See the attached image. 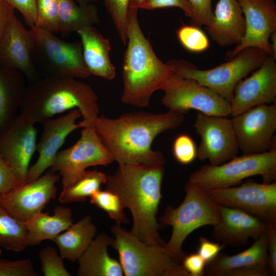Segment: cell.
<instances>
[{
  "label": "cell",
  "mask_w": 276,
  "mask_h": 276,
  "mask_svg": "<svg viewBox=\"0 0 276 276\" xmlns=\"http://www.w3.org/2000/svg\"><path fill=\"white\" fill-rule=\"evenodd\" d=\"M184 116L170 110L163 113L128 112L114 119L102 116L95 127L119 165L164 166L163 154L153 150L152 143L160 133L180 126Z\"/></svg>",
  "instance_id": "6da1fadb"
},
{
  "label": "cell",
  "mask_w": 276,
  "mask_h": 276,
  "mask_svg": "<svg viewBox=\"0 0 276 276\" xmlns=\"http://www.w3.org/2000/svg\"><path fill=\"white\" fill-rule=\"evenodd\" d=\"M164 173V166L119 165L105 183L106 189L118 194L124 208L130 211L131 232L145 243L159 246L165 244L158 234L162 227L156 218Z\"/></svg>",
  "instance_id": "7a4b0ae2"
},
{
  "label": "cell",
  "mask_w": 276,
  "mask_h": 276,
  "mask_svg": "<svg viewBox=\"0 0 276 276\" xmlns=\"http://www.w3.org/2000/svg\"><path fill=\"white\" fill-rule=\"evenodd\" d=\"M98 97L89 85L75 78L44 76L27 87L20 113L34 124L78 109L81 128L95 127L99 117Z\"/></svg>",
  "instance_id": "3957f363"
},
{
  "label": "cell",
  "mask_w": 276,
  "mask_h": 276,
  "mask_svg": "<svg viewBox=\"0 0 276 276\" xmlns=\"http://www.w3.org/2000/svg\"><path fill=\"white\" fill-rule=\"evenodd\" d=\"M137 9L129 8L127 45L123 65L121 101L140 108L150 105L153 94L162 90L173 74L167 63L155 53L140 27Z\"/></svg>",
  "instance_id": "277c9868"
},
{
  "label": "cell",
  "mask_w": 276,
  "mask_h": 276,
  "mask_svg": "<svg viewBox=\"0 0 276 276\" xmlns=\"http://www.w3.org/2000/svg\"><path fill=\"white\" fill-rule=\"evenodd\" d=\"M186 196L176 208L167 205L159 219L162 227L170 226L171 236L164 248L171 257L181 263L186 254L182 245L194 231L205 225L214 226L220 218L219 205L202 188L187 182Z\"/></svg>",
  "instance_id": "5b68a950"
},
{
  "label": "cell",
  "mask_w": 276,
  "mask_h": 276,
  "mask_svg": "<svg viewBox=\"0 0 276 276\" xmlns=\"http://www.w3.org/2000/svg\"><path fill=\"white\" fill-rule=\"evenodd\" d=\"M111 231L114 237L111 246L118 252L124 275L190 276L164 246L145 243L119 224L112 225Z\"/></svg>",
  "instance_id": "8992f818"
},
{
  "label": "cell",
  "mask_w": 276,
  "mask_h": 276,
  "mask_svg": "<svg viewBox=\"0 0 276 276\" xmlns=\"http://www.w3.org/2000/svg\"><path fill=\"white\" fill-rule=\"evenodd\" d=\"M268 56L262 50L246 48L227 62L208 70H200L183 59H172L166 62L173 73L194 80L218 94L231 102L238 82L259 67Z\"/></svg>",
  "instance_id": "52a82bcc"
},
{
  "label": "cell",
  "mask_w": 276,
  "mask_h": 276,
  "mask_svg": "<svg viewBox=\"0 0 276 276\" xmlns=\"http://www.w3.org/2000/svg\"><path fill=\"white\" fill-rule=\"evenodd\" d=\"M258 175L265 183L276 179L275 148L262 153L237 155L219 165H203L189 175L188 182L202 189L225 188Z\"/></svg>",
  "instance_id": "ba28073f"
},
{
  "label": "cell",
  "mask_w": 276,
  "mask_h": 276,
  "mask_svg": "<svg viewBox=\"0 0 276 276\" xmlns=\"http://www.w3.org/2000/svg\"><path fill=\"white\" fill-rule=\"evenodd\" d=\"M29 31L37 63L45 71V76L84 79L91 75L83 61L81 42L65 41L35 26Z\"/></svg>",
  "instance_id": "9c48e42d"
},
{
  "label": "cell",
  "mask_w": 276,
  "mask_h": 276,
  "mask_svg": "<svg viewBox=\"0 0 276 276\" xmlns=\"http://www.w3.org/2000/svg\"><path fill=\"white\" fill-rule=\"evenodd\" d=\"M114 160L95 127H84L79 139L73 146L59 151L50 169L59 172L62 188H64L76 181L87 168L107 166Z\"/></svg>",
  "instance_id": "30bf717a"
},
{
  "label": "cell",
  "mask_w": 276,
  "mask_h": 276,
  "mask_svg": "<svg viewBox=\"0 0 276 276\" xmlns=\"http://www.w3.org/2000/svg\"><path fill=\"white\" fill-rule=\"evenodd\" d=\"M161 101L169 110L183 115L191 110L215 116L231 115L229 102L196 81L172 74L163 89Z\"/></svg>",
  "instance_id": "8fae6325"
},
{
  "label": "cell",
  "mask_w": 276,
  "mask_h": 276,
  "mask_svg": "<svg viewBox=\"0 0 276 276\" xmlns=\"http://www.w3.org/2000/svg\"><path fill=\"white\" fill-rule=\"evenodd\" d=\"M216 203L244 211L268 225H276V182L249 179L225 188L203 189Z\"/></svg>",
  "instance_id": "7c38bea8"
},
{
  "label": "cell",
  "mask_w": 276,
  "mask_h": 276,
  "mask_svg": "<svg viewBox=\"0 0 276 276\" xmlns=\"http://www.w3.org/2000/svg\"><path fill=\"white\" fill-rule=\"evenodd\" d=\"M231 119L239 149L243 154L262 153L275 148V103L252 107Z\"/></svg>",
  "instance_id": "4fadbf2b"
},
{
  "label": "cell",
  "mask_w": 276,
  "mask_h": 276,
  "mask_svg": "<svg viewBox=\"0 0 276 276\" xmlns=\"http://www.w3.org/2000/svg\"><path fill=\"white\" fill-rule=\"evenodd\" d=\"M201 141L197 158L221 165L237 155L239 146L231 119L198 112L193 125Z\"/></svg>",
  "instance_id": "5bb4252c"
},
{
  "label": "cell",
  "mask_w": 276,
  "mask_h": 276,
  "mask_svg": "<svg viewBox=\"0 0 276 276\" xmlns=\"http://www.w3.org/2000/svg\"><path fill=\"white\" fill-rule=\"evenodd\" d=\"M60 178L59 174L49 169L37 179L0 194V205L15 218L25 222L42 212L56 198V184Z\"/></svg>",
  "instance_id": "9a60e30c"
},
{
  "label": "cell",
  "mask_w": 276,
  "mask_h": 276,
  "mask_svg": "<svg viewBox=\"0 0 276 276\" xmlns=\"http://www.w3.org/2000/svg\"><path fill=\"white\" fill-rule=\"evenodd\" d=\"M35 124L20 113L0 134V154L11 167L19 185L26 183L30 163L36 151Z\"/></svg>",
  "instance_id": "2e32d148"
},
{
  "label": "cell",
  "mask_w": 276,
  "mask_h": 276,
  "mask_svg": "<svg viewBox=\"0 0 276 276\" xmlns=\"http://www.w3.org/2000/svg\"><path fill=\"white\" fill-rule=\"evenodd\" d=\"M238 1L245 18V34L240 42L226 53V57L231 59L242 50L250 47L259 48L273 57L270 37L272 33L276 32L274 0Z\"/></svg>",
  "instance_id": "e0dca14e"
},
{
  "label": "cell",
  "mask_w": 276,
  "mask_h": 276,
  "mask_svg": "<svg viewBox=\"0 0 276 276\" xmlns=\"http://www.w3.org/2000/svg\"><path fill=\"white\" fill-rule=\"evenodd\" d=\"M0 64L18 71L30 82L38 79L33 39L15 14L0 38Z\"/></svg>",
  "instance_id": "ac0fdd59"
},
{
  "label": "cell",
  "mask_w": 276,
  "mask_h": 276,
  "mask_svg": "<svg viewBox=\"0 0 276 276\" xmlns=\"http://www.w3.org/2000/svg\"><path fill=\"white\" fill-rule=\"evenodd\" d=\"M275 59L268 55L250 76L238 82L230 102L232 117L257 106L275 103Z\"/></svg>",
  "instance_id": "d6986e66"
},
{
  "label": "cell",
  "mask_w": 276,
  "mask_h": 276,
  "mask_svg": "<svg viewBox=\"0 0 276 276\" xmlns=\"http://www.w3.org/2000/svg\"><path fill=\"white\" fill-rule=\"evenodd\" d=\"M266 232L247 249L233 256L221 253L206 263L204 275L210 276L272 275L267 254Z\"/></svg>",
  "instance_id": "ffe728a7"
},
{
  "label": "cell",
  "mask_w": 276,
  "mask_h": 276,
  "mask_svg": "<svg viewBox=\"0 0 276 276\" xmlns=\"http://www.w3.org/2000/svg\"><path fill=\"white\" fill-rule=\"evenodd\" d=\"M80 117V111L75 108L59 118L50 119L41 123L43 130L36 148L38 156L35 163L29 167L26 182L37 179L52 166L67 136L81 128L80 123H76Z\"/></svg>",
  "instance_id": "44dd1931"
},
{
  "label": "cell",
  "mask_w": 276,
  "mask_h": 276,
  "mask_svg": "<svg viewBox=\"0 0 276 276\" xmlns=\"http://www.w3.org/2000/svg\"><path fill=\"white\" fill-rule=\"evenodd\" d=\"M219 205L220 218L212 231L213 238L224 245H246L265 233L268 224L241 210Z\"/></svg>",
  "instance_id": "7402d4cb"
},
{
  "label": "cell",
  "mask_w": 276,
  "mask_h": 276,
  "mask_svg": "<svg viewBox=\"0 0 276 276\" xmlns=\"http://www.w3.org/2000/svg\"><path fill=\"white\" fill-rule=\"evenodd\" d=\"M213 21L205 27L211 38L219 46L238 45L244 37L245 18L238 0H219Z\"/></svg>",
  "instance_id": "603a6c76"
},
{
  "label": "cell",
  "mask_w": 276,
  "mask_h": 276,
  "mask_svg": "<svg viewBox=\"0 0 276 276\" xmlns=\"http://www.w3.org/2000/svg\"><path fill=\"white\" fill-rule=\"evenodd\" d=\"M77 33L81 38L83 61L90 75L108 80L113 79L116 67L109 57V40L93 26L85 27Z\"/></svg>",
  "instance_id": "cb8c5ba5"
},
{
  "label": "cell",
  "mask_w": 276,
  "mask_h": 276,
  "mask_svg": "<svg viewBox=\"0 0 276 276\" xmlns=\"http://www.w3.org/2000/svg\"><path fill=\"white\" fill-rule=\"evenodd\" d=\"M113 240L105 233L98 235L78 259L79 276H123L119 261L110 257L107 247Z\"/></svg>",
  "instance_id": "d4e9b609"
},
{
  "label": "cell",
  "mask_w": 276,
  "mask_h": 276,
  "mask_svg": "<svg viewBox=\"0 0 276 276\" xmlns=\"http://www.w3.org/2000/svg\"><path fill=\"white\" fill-rule=\"evenodd\" d=\"M27 87L18 71L0 64V134L11 124L20 108Z\"/></svg>",
  "instance_id": "484cf974"
},
{
  "label": "cell",
  "mask_w": 276,
  "mask_h": 276,
  "mask_svg": "<svg viewBox=\"0 0 276 276\" xmlns=\"http://www.w3.org/2000/svg\"><path fill=\"white\" fill-rule=\"evenodd\" d=\"M73 221L72 210L63 206L55 208L53 215L48 212L38 213L24 222L27 232V246L37 245L46 240L53 241L67 229Z\"/></svg>",
  "instance_id": "4316f807"
},
{
  "label": "cell",
  "mask_w": 276,
  "mask_h": 276,
  "mask_svg": "<svg viewBox=\"0 0 276 276\" xmlns=\"http://www.w3.org/2000/svg\"><path fill=\"white\" fill-rule=\"evenodd\" d=\"M90 215L73 223L53 240L57 245L63 259L75 262L87 249L97 233Z\"/></svg>",
  "instance_id": "83f0119b"
},
{
  "label": "cell",
  "mask_w": 276,
  "mask_h": 276,
  "mask_svg": "<svg viewBox=\"0 0 276 276\" xmlns=\"http://www.w3.org/2000/svg\"><path fill=\"white\" fill-rule=\"evenodd\" d=\"M58 30L78 32L99 22L97 7L93 3L80 5L74 0H58Z\"/></svg>",
  "instance_id": "f1b7e54d"
},
{
  "label": "cell",
  "mask_w": 276,
  "mask_h": 276,
  "mask_svg": "<svg viewBox=\"0 0 276 276\" xmlns=\"http://www.w3.org/2000/svg\"><path fill=\"white\" fill-rule=\"evenodd\" d=\"M107 180V176L97 169L86 170L73 184L62 188L58 200L61 203L85 201L99 190Z\"/></svg>",
  "instance_id": "f546056e"
},
{
  "label": "cell",
  "mask_w": 276,
  "mask_h": 276,
  "mask_svg": "<svg viewBox=\"0 0 276 276\" xmlns=\"http://www.w3.org/2000/svg\"><path fill=\"white\" fill-rule=\"evenodd\" d=\"M27 236L24 222L0 205V247L16 252L24 250L28 247Z\"/></svg>",
  "instance_id": "4dcf8cb0"
},
{
  "label": "cell",
  "mask_w": 276,
  "mask_h": 276,
  "mask_svg": "<svg viewBox=\"0 0 276 276\" xmlns=\"http://www.w3.org/2000/svg\"><path fill=\"white\" fill-rule=\"evenodd\" d=\"M90 202L106 212L116 224L121 225L128 222L122 201L116 193L106 189H100L90 197Z\"/></svg>",
  "instance_id": "1f68e13d"
},
{
  "label": "cell",
  "mask_w": 276,
  "mask_h": 276,
  "mask_svg": "<svg viewBox=\"0 0 276 276\" xmlns=\"http://www.w3.org/2000/svg\"><path fill=\"white\" fill-rule=\"evenodd\" d=\"M176 34L180 44L190 52H201L209 47V38L200 27L184 25L177 30Z\"/></svg>",
  "instance_id": "d6a6232c"
},
{
  "label": "cell",
  "mask_w": 276,
  "mask_h": 276,
  "mask_svg": "<svg viewBox=\"0 0 276 276\" xmlns=\"http://www.w3.org/2000/svg\"><path fill=\"white\" fill-rule=\"evenodd\" d=\"M35 26L52 33L58 30V0H36Z\"/></svg>",
  "instance_id": "836d02e7"
},
{
  "label": "cell",
  "mask_w": 276,
  "mask_h": 276,
  "mask_svg": "<svg viewBox=\"0 0 276 276\" xmlns=\"http://www.w3.org/2000/svg\"><path fill=\"white\" fill-rule=\"evenodd\" d=\"M130 0H104L105 6L124 44L127 41L128 11Z\"/></svg>",
  "instance_id": "e575fe53"
},
{
  "label": "cell",
  "mask_w": 276,
  "mask_h": 276,
  "mask_svg": "<svg viewBox=\"0 0 276 276\" xmlns=\"http://www.w3.org/2000/svg\"><path fill=\"white\" fill-rule=\"evenodd\" d=\"M41 263V271L44 276H71L66 269L63 258L53 247L48 246L38 252Z\"/></svg>",
  "instance_id": "d590c367"
},
{
  "label": "cell",
  "mask_w": 276,
  "mask_h": 276,
  "mask_svg": "<svg viewBox=\"0 0 276 276\" xmlns=\"http://www.w3.org/2000/svg\"><path fill=\"white\" fill-rule=\"evenodd\" d=\"M172 153L178 163L187 165L197 158V147L189 135L181 134L177 136L173 142Z\"/></svg>",
  "instance_id": "8d00e7d4"
},
{
  "label": "cell",
  "mask_w": 276,
  "mask_h": 276,
  "mask_svg": "<svg viewBox=\"0 0 276 276\" xmlns=\"http://www.w3.org/2000/svg\"><path fill=\"white\" fill-rule=\"evenodd\" d=\"M193 10L190 25L198 27L210 26L213 21L212 0H188Z\"/></svg>",
  "instance_id": "74e56055"
},
{
  "label": "cell",
  "mask_w": 276,
  "mask_h": 276,
  "mask_svg": "<svg viewBox=\"0 0 276 276\" xmlns=\"http://www.w3.org/2000/svg\"><path fill=\"white\" fill-rule=\"evenodd\" d=\"M0 276H38L30 259L11 261L0 259Z\"/></svg>",
  "instance_id": "f35d334b"
},
{
  "label": "cell",
  "mask_w": 276,
  "mask_h": 276,
  "mask_svg": "<svg viewBox=\"0 0 276 276\" xmlns=\"http://www.w3.org/2000/svg\"><path fill=\"white\" fill-rule=\"evenodd\" d=\"M172 7L180 8L190 18L192 16V8L188 0H144L140 9L154 10Z\"/></svg>",
  "instance_id": "ab89813d"
},
{
  "label": "cell",
  "mask_w": 276,
  "mask_h": 276,
  "mask_svg": "<svg viewBox=\"0 0 276 276\" xmlns=\"http://www.w3.org/2000/svg\"><path fill=\"white\" fill-rule=\"evenodd\" d=\"M23 16L30 27L35 26L36 20V0H4Z\"/></svg>",
  "instance_id": "60d3db41"
},
{
  "label": "cell",
  "mask_w": 276,
  "mask_h": 276,
  "mask_svg": "<svg viewBox=\"0 0 276 276\" xmlns=\"http://www.w3.org/2000/svg\"><path fill=\"white\" fill-rule=\"evenodd\" d=\"M19 186L13 171L4 157L0 154V194Z\"/></svg>",
  "instance_id": "b9f144b4"
},
{
  "label": "cell",
  "mask_w": 276,
  "mask_h": 276,
  "mask_svg": "<svg viewBox=\"0 0 276 276\" xmlns=\"http://www.w3.org/2000/svg\"><path fill=\"white\" fill-rule=\"evenodd\" d=\"M181 264L190 276L204 275L206 263L197 252L186 254Z\"/></svg>",
  "instance_id": "7bdbcfd3"
},
{
  "label": "cell",
  "mask_w": 276,
  "mask_h": 276,
  "mask_svg": "<svg viewBox=\"0 0 276 276\" xmlns=\"http://www.w3.org/2000/svg\"><path fill=\"white\" fill-rule=\"evenodd\" d=\"M224 246L222 243L214 242L204 237H200L197 253L206 263H208L220 254Z\"/></svg>",
  "instance_id": "ee69618b"
},
{
  "label": "cell",
  "mask_w": 276,
  "mask_h": 276,
  "mask_svg": "<svg viewBox=\"0 0 276 276\" xmlns=\"http://www.w3.org/2000/svg\"><path fill=\"white\" fill-rule=\"evenodd\" d=\"M268 238L267 254L272 275H276V225H268L266 231Z\"/></svg>",
  "instance_id": "f6af8a7d"
},
{
  "label": "cell",
  "mask_w": 276,
  "mask_h": 276,
  "mask_svg": "<svg viewBox=\"0 0 276 276\" xmlns=\"http://www.w3.org/2000/svg\"><path fill=\"white\" fill-rule=\"evenodd\" d=\"M15 9L4 0H0V38L4 33Z\"/></svg>",
  "instance_id": "bcb514c9"
},
{
  "label": "cell",
  "mask_w": 276,
  "mask_h": 276,
  "mask_svg": "<svg viewBox=\"0 0 276 276\" xmlns=\"http://www.w3.org/2000/svg\"><path fill=\"white\" fill-rule=\"evenodd\" d=\"M270 47L272 51L273 56L276 59V32L271 34L270 37Z\"/></svg>",
  "instance_id": "7dc6e473"
},
{
  "label": "cell",
  "mask_w": 276,
  "mask_h": 276,
  "mask_svg": "<svg viewBox=\"0 0 276 276\" xmlns=\"http://www.w3.org/2000/svg\"><path fill=\"white\" fill-rule=\"evenodd\" d=\"M144 0H130L129 8H135L139 9Z\"/></svg>",
  "instance_id": "c3c4849f"
},
{
  "label": "cell",
  "mask_w": 276,
  "mask_h": 276,
  "mask_svg": "<svg viewBox=\"0 0 276 276\" xmlns=\"http://www.w3.org/2000/svg\"><path fill=\"white\" fill-rule=\"evenodd\" d=\"M80 5H86L94 2L96 0H75Z\"/></svg>",
  "instance_id": "681fc988"
},
{
  "label": "cell",
  "mask_w": 276,
  "mask_h": 276,
  "mask_svg": "<svg viewBox=\"0 0 276 276\" xmlns=\"http://www.w3.org/2000/svg\"><path fill=\"white\" fill-rule=\"evenodd\" d=\"M1 254H2V250H1V247H0V256L1 255Z\"/></svg>",
  "instance_id": "f907efd6"
}]
</instances>
